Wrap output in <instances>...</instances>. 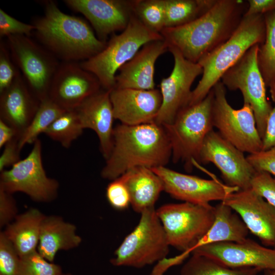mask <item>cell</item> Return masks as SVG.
<instances>
[{"label":"cell","mask_w":275,"mask_h":275,"mask_svg":"<svg viewBox=\"0 0 275 275\" xmlns=\"http://www.w3.org/2000/svg\"><path fill=\"white\" fill-rule=\"evenodd\" d=\"M66 110L63 109L49 97L41 101L39 108L31 122L19 138V146L21 150L28 144H33L38 136Z\"/></svg>","instance_id":"31"},{"label":"cell","mask_w":275,"mask_h":275,"mask_svg":"<svg viewBox=\"0 0 275 275\" xmlns=\"http://www.w3.org/2000/svg\"><path fill=\"white\" fill-rule=\"evenodd\" d=\"M81 241L74 225L58 216H45L41 226L37 251L52 262L59 251L76 248Z\"/></svg>","instance_id":"25"},{"label":"cell","mask_w":275,"mask_h":275,"mask_svg":"<svg viewBox=\"0 0 275 275\" xmlns=\"http://www.w3.org/2000/svg\"><path fill=\"white\" fill-rule=\"evenodd\" d=\"M251 188L275 208V178L271 175L256 171L251 180Z\"/></svg>","instance_id":"37"},{"label":"cell","mask_w":275,"mask_h":275,"mask_svg":"<svg viewBox=\"0 0 275 275\" xmlns=\"http://www.w3.org/2000/svg\"><path fill=\"white\" fill-rule=\"evenodd\" d=\"M247 1L216 0L204 14L184 25L164 28L160 33L169 47L187 60L198 62L226 41L239 25Z\"/></svg>","instance_id":"1"},{"label":"cell","mask_w":275,"mask_h":275,"mask_svg":"<svg viewBox=\"0 0 275 275\" xmlns=\"http://www.w3.org/2000/svg\"><path fill=\"white\" fill-rule=\"evenodd\" d=\"M20 137L19 132L13 127L0 120V148L16 138Z\"/></svg>","instance_id":"46"},{"label":"cell","mask_w":275,"mask_h":275,"mask_svg":"<svg viewBox=\"0 0 275 275\" xmlns=\"http://www.w3.org/2000/svg\"><path fill=\"white\" fill-rule=\"evenodd\" d=\"M106 196L109 204L117 210H123L130 205L128 190L121 180L118 178L108 184Z\"/></svg>","instance_id":"39"},{"label":"cell","mask_w":275,"mask_h":275,"mask_svg":"<svg viewBox=\"0 0 275 275\" xmlns=\"http://www.w3.org/2000/svg\"><path fill=\"white\" fill-rule=\"evenodd\" d=\"M84 129L75 109L66 111L44 131L51 140L69 148L82 133Z\"/></svg>","instance_id":"32"},{"label":"cell","mask_w":275,"mask_h":275,"mask_svg":"<svg viewBox=\"0 0 275 275\" xmlns=\"http://www.w3.org/2000/svg\"><path fill=\"white\" fill-rule=\"evenodd\" d=\"M195 254L208 257L232 268L255 267L275 270V249L262 246L246 238L239 242L209 243L194 250Z\"/></svg>","instance_id":"17"},{"label":"cell","mask_w":275,"mask_h":275,"mask_svg":"<svg viewBox=\"0 0 275 275\" xmlns=\"http://www.w3.org/2000/svg\"><path fill=\"white\" fill-rule=\"evenodd\" d=\"M189 255L186 252H183L175 257L162 259L157 262L152 269L150 275H164L170 268L181 264L184 260L188 257Z\"/></svg>","instance_id":"43"},{"label":"cell","mask_w":275,"mask_h":275,"mask_svg":"<svg viewBox=\"0 0 275 275\" xmlns=\"http://www.w3.org/2000/svg\"><path fill=\"white\" fill-rule=\"evenodd\" d=\"M20 74L7 45L0 43V93L10 86Z\"/></svg>","instance_id":"36"},{"label":"cell","mask_w":275,"mask_h":275,"mask_svg":"<svg viewBox=\"0 0 275 275\" xmlns=\"http://www.w3.org/2000/svg\"><path fill=\"white\" fill-rule=\"evenodd\" d=\"M126 186L133 210L140 214L154 208L164 186L160 178L151 169L134 168L119 177Z\"/></svg>","instance_id":"24"},{"label":"cell","mask_w":275,"mask_h":275,"mask_svg":"<svg viewBox=\"0 0 275 275\" xmlns=\"http://www.w3.org/2000/svg\"><path fill=\"white\" fill-rule=\"evenodd\" d=\"M216 0H165L164 28L188 23L206 12Z\"/></svg>","instance_id":"28"},{"label":"cell","mask_w":275,"mask_h":275,"mask_svg":"<svg viewBox=\"0 0 275 275\" xmlns=\"http://www.w3.org/2000/svg\"><path fill=\"white\" fill-rule=\"evenodd\" d=\"M60 275H70V274H62V273H61V274H60Z\"/></svg>","instance_id":"49"},{"label":"cell","mask_w":275,"mask_h":275,"mask_svg":"<svg viewBox=\"0 0 275 275\" xmlns=\"http://www.w3.org/2000/svg\"><path fill=\"white\" fill-rule=\"evenodd\" d=\"M259 44L250 48L222 77L221 81L230 90L240 91L243 103L252 108L257 127L263 139L268 117L272 109L266 97L264 78L257 62Z\"/></svg>","instance_id":"10"},{"label":"cell","mask_w":275,"mask_h":275,"mask_svg":"<svg viewBox=\"0 0 275 275\" xmlns=\"http://www.w3.org/2000/svg\"><path fill=\"white\" fill-rule=\"evenodd\" d=\"M109 93L110 90L101 89L75 109L83 129H92L97 134L100 150L105 160L113 145L115 118Z\"/></svg>","instance_id":"22"},{"label":"cell","mask_w":275,"mask_h":275,"mask_svg":"<svg viewBox=\"0 0 275 275\" xmlns=\"http://www.w3.org/2000/svg\"><path fill=\"white\" fill-rule=\"evenodd\" d=\"M45 216L35 208L19 215L4 232L12 242L20 257L35 251L38 247L42 222Z\"/></svg>","instance_id":"27"},{"label":"cell","mask_w":275,"mask_h":275,"mask_svg":"<svg viewBox=\"0 0 275 275\" xmlns=\"http://www.w3.org/2000/svg\"><path fill=\"white\" fill-rule=\"evenodd\" d=\"M12 58L35 96L41 102L48 97L50 87L60 63L45 47L29 37H7Z\"/></svg>","instance_id":"11"},{"label":"cell","mask_w":275,"mask_h":275,"mask_svg":"<svg viewBox=\"0 0 275 275\" xmlns=\"http://www.w3.org/2000/svg\"><path fill=\"white\" fill-rule=\"evenodd\" d=\"M265 37L264 14L244 15L232 36L224 43L201 59L198 64L202 76L191 91L188 105L197 103L208 95L223 75L256 44H261Z\"/></svg>","instance_id":"4"},{"label":"cell","mask_w":275,"mask_h":275,"mask_svg":"<svg viewBox=\"0 0 275 275\" xmlns=\"http://www.w3.org/2000/svg\"><path fill=\"white\" fill-rule=\"evenodd\" d=\"M60 266L43 258L37 250L20 257L18 275H60Z\"/></svg>","instance_id":"34"},{"label":"cell","mask_w":275,"mask_h":275,"mask_svg":"<svg viewBox=\"0 0 275 275\" xmlns=\"http://www.w3.org/2000/svg\"><path fill=\"white\" fill-rule=\"evenodd\" d=\"M214 207L215 218L212 226L193 247L191 252L197 248L209 243L239 242L248 238L250 231L235 211L223 202Z\"/></svg>","instance_id":"26"},{"label":"cell","mask_w":275,"mask_h":275,"mask_svg":"<svg viewBox=\"0 0 275 275\" xmlns=\"http://www.w3.org/2000/svg\"><path fill=\"white\" fill-rule=\"evenodd\" d=\"M171 157V143L162 125L121 123L114 128L112 150L101 176L114 180L134 168L166 166Z\"/></svg>","instance_id":"2"},{"label":"cell","mask_w":275,"mask_h":275,"mask_svg":"<svg viewBox=\"0 0 275 275\" xmlns=\"http://www.w3.org/2000/svg\"><path fill=\"white\" fill-rule=\"evenodd\" d=\"M17 207L12 194L0 188V226H7L17 216Z\"/></svg>","instance_id":"41"},{"label":"cell","mask_w":275,"mask_h":275,"mask_svg":"<svg viewBox=\"0 0 275 275\" xmlns=\"http://www.w3.org/2000/svg\"><path fill=\"white\" fill-rule=\"evenodd\" d=\"M261 270L255 267H229L208 257L193 254L180 275H258Z\"/></svg>","instance_id":"29"},{"label":"cell","mask_w":275,"mask_h":275,"mask_svg":"<svg viewBox=\"0 0 275 275\" xmlns=\"http://www.w3.org/2000/svg\"><path fill=\"white\" fill-rule=\"evenodd\" d=\"M134 14L146 27L160 34L164 28L165 0H135Z\"/></svg>","instance_id":"33"},{"label":"cell","mask_w":275,"mask_h":275,"mask_svg":"<svg viewBox=\"0 0 275 275\" xmlns=\"http://www.w3.org/2000/svg\"><path fill=\"white\" fill-rule=\"evenodd\" d=\"M0 156V172L6 168L12 167L21 160L19 146V137L16 138L6 144Z\"/></svg>","instance_id":"42"},{"label":"cell","mask_w":275,"mask_h":275,"mask_svg":"<svg viewBox=\"0 0 275 275\" xmlns=\"http://www.w3.org/2000/svg\"><path fill=\"white\" fill-rule=\"evenodd\" d=\"M69 8L82 14L98 38L106 42L108 35L124 31L134 15L135 0H65Z\"/></svg>","instance_id":"19"},{"label":"cell","mask_w":275,"mask_h":275,"mask_svg":"<svg viewBox=\"0 0 275 275\" xmlns=\"http://www.w3.org/2000/svg\"><path fill=\"white\" fill-rule=\"evenodd\" d=\"M109 95L115 119L128 125L154 122L162 103L160 91L156 89L114 87Z\"/></svg>","instance_id":"20"},{"label":"cell","mask_w":275,"mask_h":275,"mask_svg":"<svg viewBox=\"0 0 275 275\" xmlns=\"http://www.w3.org/2000/svg\"><path fill=\"white\" fill-rule=\"evenodd\" d=\"M101 88L97 78L79 63L62 62L53 78L48 97L63 109L74 110Z\"/></svg>","instance_id":"16"},{"label":"cell","mask_w":275,"mask_h":275,"mask_svg":"<svg viewBox=\"0 0 275 275\" xmlns=\"http://www.w3.org/2000/svg\"><path fill=\"white\" fill-rule=\"evenodd\" d=\"M156 211L170 246L190 254L210 229L215 218V207L210 204L170 203Z\"/></svg>","instance_id":"8"},{"label":"cell","mask_w":275,"mask_h":275,"mask_svg":"<svg viewBox=\"0 0 275 275\" xmlns=\"http://www.w3.org/2000/svg\"><path fill=\"white\" fill-rule=\"evenodd\" d=\"M138 225L124 238L111 262L116 266L137 268L166 258L170 245L155 208L141 213Z\"/></svg>","instance_id":"7"},{"label":"cell","mask_w":275,"mask_h":275,"mask_svg":"<svg viewBox=\"0 0 275 275\" xmlns=\"http://www.w3.org/2000/svg\"><path fill=\"white\" fill-rule=\"evenodd\" d=\"M226 88L221 81L212 88L213 127L224 139L243 152L250 154L261 151L262 140L252 108L245 103L240 109L233 108L227 99Z\"/></svg>","instance_id":"9"},{"label":"cell","mask_w":275,"mask_h":275,"mask_svg":"<svg viewBox=\"0 0 275 275\" xmlns=\"http://www.w3.org/2000/svg\"><path fill=\"white\" fill-rule=\"evenodd\" d=\"M241 218L250 232L275 249V208L251 188L230 194L222 201Z\"/></svg>","instance_id":"18"},{"label":"cell","mask_w":275,"mask_h":275,"mask_svg":"<svg viewBox=\"0 0 275 275\" xmlns=\"http://www.w3.org/2000/svg\"><path fill=\"white\" fill-rule=\"evenodd\" d=\"M271 97L275 103V95L271 96ZM262 143V150H266L275 146V105L268 117Z\"/></svg>","instance_id":"44"},{"label":"cell","mask_w":275,"mask_h":275,"mask_svg":"<svg viewBox=\"0 0 275 275\" xmlns=\"http://www.w3.org/2000/svg\"><path fill=\"white\" fill-rule=\"evenodd\" d=\"M40 102L20 73L0 93V120L15 129L20 136L33 120Z\"/></svg>","instance_id":"23"},{"label":"cell","mask_w":275,"mask_h":275,"mask_svg":"<svg viewBox=\"0 0 275 275\" xmlns=\"http://www.w3.org/2000/svg\"><path fill=\"white\" fill-rule=\"evenodd\" d=\"M33 24L40 42L63 62L87 60L106 44L96 36L85 20L63 12L52 1L45 2L44 15Z\"/></svg>","instance_id":"3"},{"label":"cell","mask_w":275,"mask_h":275,"mask_svg":"<svg viewBox=\"0 0 275 275\" xmlns=\"http://www.w3.org/2000/svg\"><path fill=\"white\" fill-rule=\"evenodd\" d=\"M151 169L161 180L164 191L173 198L184 202L207 205L213 201L222 202L230 194L239 190L216 179L185 174L166 166Z\"/></svg>","instance_id":"15"},{"label":"cell","mask_w":275,"mask_h":275,"mask_svg":"<svg viewBox=\"0 0 275 275\" xmlns=\"http://www.w3.org/2000/svg\"><path fill=\"white\" fill-rule=\"evenodd\" d=\"M243 153L213 129L204 140L198 163H212L227 185L246 189L251 188L256 170Z\"/></svg>","instance_id":"14"},{"label":"cell","mask_w":275,"mask_h":275,"mask_svg":"<svg viewBox=\"0 0 275 275\" xmlns=\"http://www.w3.org/2000/svg\"><path fill=\"white\" fill-rule=\"evenodd\" d=\"M213 100L212 89L204 99L187 105L179 112L171 124L163 126L171 143L173 161L182 162L188 172L193 170L195 162L198 163L204 140L213 129Z\"/></svg>","instance_id":"5"},{"label":"cell","mask_w":275,"mask_h":275,"mask_svg":"<svg viewBox=\"0 0 275 275\" xmlns=\"http://www.w3.org/2000/svg\"><path fill=\"white\" fill-rule=\"evenodd\" d=\"M33 144L27 156L1 172L0 188L11 194L24 193L36 201L50 202L56 198L59 183L46 174L41 141L38 139Z\"/></svg>","instance_id":"12"},{"label":"cell","mask_w":275,"mask_h":275,"mask_svg":"<svg viewBox=\"0 0 275 275\" xmlns=\"http://www.w3.org/2000/svg\"><path fill=\"white\" fill-rule=\"evenodd\" d=\"M168 50L173 57L174 64L169 76L160 81L162 103L155 120L162 126L171 124L179 112L188 105L191 87L203 72L198 63L187 60L176 49L169 47Z\"/></svg>","instance_id":"13"},{"label":"cell","mask_w":275,"mask_h":275,"mask_svg":"<svg viewBox=\"0 0 275 275\" xmlns=\"http://www.w3.org/2000/svg\"><path fill=\"white\" fill-rule=\"evenodd\" d=\"M264 16L265 37L259 46L257 62L266 87L270 88L275 81V10Z\"/></svg>","instance_id":"30"},{"label":"cell","mask_w":275,"mask_h":275,"mask_svg":"<svg viewBox=\"0 0 275 275\" xmlns=\"http://www.w3.org/2000/svg\"><path fill=\"white\" fill-rule=\"evenodd\" d=\"M35 30L33 24L21 22L13 17L0 9V36L8 37L11 35H23L30 37Z\"/></svg>","instance_id":"38"},{"label":"cell","mask_w":275,"mask_h":275,"mask_svg":"<svg viewBox=\"0 0 275 275\" xmlns=\"http://www.w3.org/2000/svg\"><path fill=\"white\" fill-rule=\"evenodd\" d=\"M248 9L244 15L265 14L275 10V0H248Z\"/></svg>","instance_id":"45"},{"label":"cell","mask_w":275,"mask_h":275,"mask_svg":"<svg viewBox=\"0 0 275 275\" xmlns=\"http://www.w3.org/2000/svg\"><path fill=\"white\" fill-rule=\"evenodd\" d=\"M20 257L4 232L0 234V275H18Z\"/></svg>","instance_id":"35"},{"label":"cell","mask_w":275,"mask_h":275,"mask_svg":"<svg viewBox=\"0 0 275 275\" xmlns=\"http://www.w3.org/2000/svg\"><path fill=\"white\" fill-rule=\"evenodd\" d=\"M265 271L267 273L266 275H275V270H268Z\"/></svg>","instance_id":"48"},{"label":"cell","mask_w":275,"mask_h":275,"mask_svg":"<svg viewBox=\"0 0 275 275\" xmlns=\"http://www.w3.org/2000/svg\"><path fill=\"white\" fill-rule=\"evenodd\" d=\"M161 39H163L160 34L146 27L134 14L126 28L118 35L114 34L102 50L79 63L97 78L104 90H110L115 86L120 68L145 44Z\"/></svg>","instance_id":"6"},{"label":"cell","mask_w":275,"mask_h":275,"mask_svg":"<svg viewBox=\"0 0 275 275\" xmlns=\"http://www.w3.org/2000/svg\"><path fill=\"white\" fill-rule=\"evenodd\" d=\"M168 51L163 39L149 42L123 65L115 77L119 88L150 90L155 89V65L157 59Z\"/></svg>","instance_id":"21"},{"label":"cell","mask_w":275,"mask_h":275,"mask_svg":"<svg viewBox=\"0 0 275 275\" xmlns=\"http://www.w3.org/2000/svg\"><path fill=\"white\" fill-rule=\"evenodd\" d=\"M271 96L275 95V81L273 84L269 88Z\"/></svg>","instance_id":"47"},{"label":"cell","mask_w":275,"mask_h":275,"mask_svg":"<svg viewBox=\"0 0 275 275\" xmlns=\"http://www.w3.org/2000/svg\"><path fill=\"white\" fill-rule=\"evenodd\" d=\"M246 158L256 171H262L275 177V146L250 154Z\"/></svg>","instance_id":"40"}]
</instances>
